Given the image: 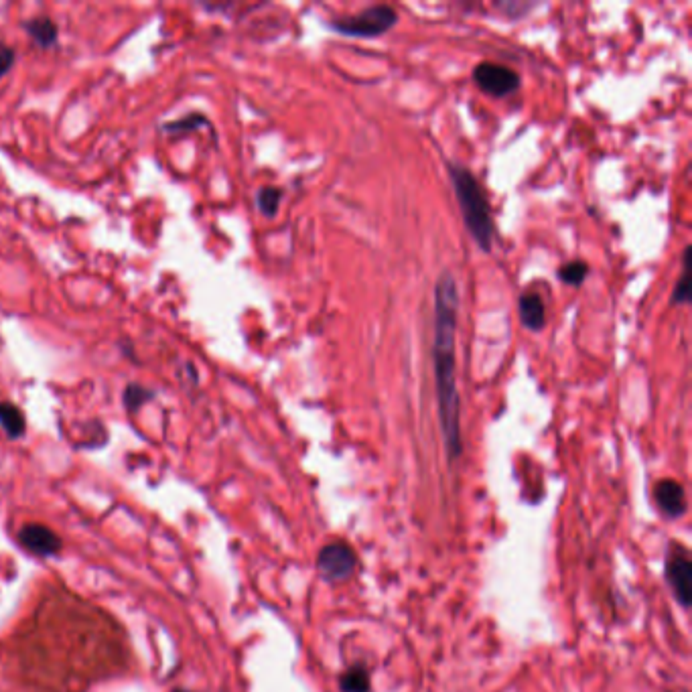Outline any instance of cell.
<instances>
[{"mask_svg": "<svg viewBox=\"0 0 692 692\" xmlns=\"http://www.w3.org/2000/svg\"><path fill=\"white\" fill-rule=\"evenodd\" d=\"M457 311L459 289L453 274L443 272L435 285V337H433V362L439 400V421L447 457L455 461L463 453L461 441V398L457 390Z\"/></svg>", "mask_w": 692, "mask_h": 692, "instance_id": "6da1fadb", "label": "cell"}, {"mask_svg": "<svg viewBox=\"0 0 692 692\" xmlns=\"http://www.w3.org/2000/svg\"><path fill=\"white\" fill-rule=\"evenodd\" d=\"M449 177L461 207L463 222L475 244L483 250L490 252L494 246L496 230H494V220H492V210L486 193H483L481 185L473 177L469 169L457 163H449Z\"/></svg>", "mask_w": 692, "mask_h": 692, "instance_id": "7a4b0ae2", "label": "cell"}, {"mask_svg": "<svg viewBox=\"0 0 692 692\" xmlns=\"http://www.w3.org/2000/svg\"><path fill=\"white\" fill-rule=\"evenodd\" d=\"M329 29L343 37H358V39H376L386 35L390 29L398 25V13L388 5H374L358 15L341 17L327 23Z\"/></svg>", "mask_w": 692, "mask_h": 692, "instance_id": "3957f363", "label": "cell"}, {"mask_svg": "<svg viewBox=\"0 0 692 692\" xmlns=\"http://www.w3.org/2000/svg\"><path fill=\"white\" fill-rule=\"evenodd\" d=\"M666 583L672 589L674 599L680 603L682 609L690 607L692 601V561H690V552L682 542H670L668 552H666Z\"/></svg>", "mask_w": 692, "mask_h": 692, "instance_id": "277c9868", "label": "cell"}, {"mask_svg": "<svg viewBox=\"0 0 692 692\" xmlns=\"http://www.w3.org/2000/svg\"><path fill=\"white\" fill-rule=\"evenodd\" d=\"M358 569V555L356 550L345 542H331L325 544L317 555V571L321 579L335 583L350 579Z\"/></svg>", "mask_w": 692, "mask_h": 692, "instance_id": "5b68a950", "label": "cell"}, {"mask_svg": "<svg viewBox=\"0 0 692 692\" xmlns=\"http://www.w3.org/2000/svg\"><path fill=\"white\" fill-rule=\"evenodd\" d=\"M473 82L483 94L494 96V98H504L516 92L520 86V78L514 69L500 63H492V61H481L475 65Z\"/></svg>", "mask_w": 692, "mask_h": 692, "instance_id": "8992f818", "label": "cell"}, {"mask_svg": "<svg viewBox=\"0 0 692 692\" xmlns=\"http://www.w3.org/2000/svg\"><path fill=\"white\" fill-rule=\"evenodd\" d=\"M19 542L23 548H27L35 557L41 559L55 557L63 548V542L57 536V532H53L45 524H25L19 530Z\"/></svg>", "mask_w": 692, "mask_h": 692, "instance_id": "52a82bcc", "label": "cell"}, {"mask_svg": "<svg viewBox=\"0 0 692 692\" xmlns=\"http://www.w3.org/2000/svg\"><path fill=\"white\" fill-rule=\"evenodd\" d=\"M654 502L666 518H680L686 514V492L676 479H660L654 486Z\"/></svg>", "mask_w": 692, "mask_h": 692, "instance_id": "ba28073f", "label": "cell"}, {"mask_svg": "<svg viewBox=\"0 0 692 692\" xmlns=\"http://www.w3.org/2000/svg\"><path fill=\"white\" fill-rule=\"evenodd\" d=\"M25 33L31 37L33 43H37L41 49H51L59 39V27L51 17L39 15L23 23Z\"/></svg>", "mask_w": 692, "mask_h": 692, "instance_id": "9c48e42d", "label": "cell"}, {"mask_svg": "<svg viewBox=\"0 0 692 692\" xmlns=\"http://www.w3.org/2000/svg\"><path fill=\"white\" fill-rule=\"evenodd\" d=\"M0 427H3L11 441L23 439L27 433L25 412L9 400H0Z\"/></svg>", "mask_w": 692, "mask_h": 692, "instance_id": "30bf717a", "label": "cell"}, {"mask_svg": "<svg viewBox=\"0 0 692 692\" xmlns=\"http://www.w3.org/2000/svg\"><path fill=\"white\" fill-rule=\"evenodd\" d=\"M520 321L530 331H540L546 323V309L544 301L536 293H524L518 303Z\"/></svg>", "mask_w": 692, "mask_h": 692, "instance_id": "8fae6325", "label": "cell"}, {"mask_svg": "<svg viewBox=\"0 0 692 692\" xmlns=\"http://www.w3.org/2000/svg\"><path fill=\"white\" fill-rule=\"evenodd\" d=\"M339 688L341 692H370L372 688L370 670L364 664H356L348 668L339 678Z\"/></svg>", "mask_w": 692, "mask_h": 692, "instance_id": "7c38bea8", "label": "cell"}, {"mask_svg": "<svg viewBox=\"0 0 692 692\" xmlns=\"http://www.w3.org/2000/svg\"><path fill=\"white\" fill-rule=\"evenodd\" d=\"M155 398V392L143 384H136V382H130L126 384L124 392H122V404L124 408L130 412V414H136L138 410H141L147 402H151Z\"/></svg>", "mask_w": 692, "mask_h": 692, "instance_id": "4fadbf2b", "label": "cell"}, {"mask_svg": "<svg viewBox=\"0 0 692 692\" xmlns=\"http://www.w3.org/2000/svg\"><path fill=\"white\" fill-rule=\"evenodd\" d=\"M281 201H283V189L279 187H274V185H266L258 191L256 195V203H258V210L266 216V218H274L276 212H279V207H281Z\"/></svg>", "mask_w": 692, "mask_h": 692, "instance_id": "5bb4252c", "label": "cell"}, {"mask_svg": "<svg viewBox=\"0 0 692 692\" xmlns=\"http://www.w3.org/2000/svg\"><path fill=\"white\" fill-rule=\"evenodd\" d=\"M201 126H210V120H207V116H203L201 112H189L183 118H177V120L163 124V130L167 134H185V132H195Z\"/></svg>", "mask_w": 692, "mask_h": 692, "instance_id": "9a60e30c", "label": "cell"}, {"mask_svg": "<svg viewBox=\"0 0 692 692\" xmlns=\"http://www.w3.org/2000/svg\"><path fill=\"white\" fill-rule=\"evenodd\" d=\"M587 274H589V264L583 262V260H573V262H567L559 268L557 276H559V281L569 285V287H579L583 285V281L587 279Z\"/></svg>", "mask_w": 692, "mask_h": 692, "instance_id": "2e32d148", "label": "cell"}, {"mask_svg": "<svg viewBox=\"0 0 692 692\" xmlns=\"http://www.w3.org/2000/svg\"><path fill=\"white\" fill-rule=\"evenodd\" d=\"M17 61V53L7 43H0V78L7 76Z\"/></svg>", "mask_w": 692, "mask_h": 692, "instance_id": "e0dca14e", "label": "cell"}, {"mask_svg": "<svg viewBox=\"0 0 692 692\" xmlns=\"http://www.w3.org/2000/svg\"><path fill=\"white\" fill-rule=\"evenodd\" d=\"M690 301V276L688 272L682 274V279L678 281L676 289H674V295H672V303L676 305H684Z\"/></svg>", "mask_w": 692, "mask_h": 692, "instance_id": "ac0fdd59", "label": "cell"}, {"mask_svg": "<svg viewBox=\"0 0 692 692\" xmlns=\"http://www.w3.org/2000/svg\"><path fill=\"white\" fill-rule=\"evenodd\" d=\"M173 692H189V690H181V688H177V690H173Z\"/></svg>", "mask_w": 692, "mask_h": 692, "instance_id": "d6986e66", "label": "cell"}]
</instances>
